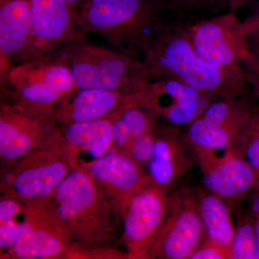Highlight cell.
Returning a JSON list of instances; mask_svg holds the SVG:
<instances>
[{"mask_svg": "<svg viewBox=\"0 0 259 259\" xmlns=\"http://www.w3.org/2000/svg\"><path fill=\"white\" fill-rule=\"evenodd\" d=\"M190 259H231V253L205 238Z\"/></svg>", "mask_w": 259, "mask_h": 259, "instance_id": "f1b7e54d", "label": "cell"}, {"mask_svg": "<svg viewBox=\"0 0 259 259\" xmlns=\"http://www.w3.org/2000/svg\"><path fill=\"white\" fill-rule=\"evenodd\" d=\"M163 0H86L78 11V23L85 35H101L119 50L136 56L144 54L163 28Z\"/></svg>", "mask_w": 259, "mask_h": 259, "instance_id": "3957f363", "label": "cell"}, {"mask_svg": "<svg viewBox=\"0 0 259 259\" xmlns=\"http://www.w3.org/2000/svg\"><path fill=\"white\" fill-rule=\"evenodd\" d=\"M196 163L202 174L206 190L231 205H238L250 196L259 175L244 158L228 149L223 156L215 151H193Z\"/></svg>", "mask_w": 259, "mask_h": 259, "instance_id": "4fadbf2b", "label": "cell"}, {"mask_svg": "<svg viewBox=\"0 0 259 259\" xmlns=\"http://www.w3.org/2000/svg\"><path fill=\"white\" fill-rule=\"evenodd\" d=\"M247 0H228L230 11L235 13L236 10L241 8L242 5L246 3Z\"/></svg>", "mask_w": 259, "mask_h": 259, "instance_id": "8d00e7d4", "label": "cell"}, {"mask_svg": "<svg viewBox=\"0 0 259 259\" xmlns=\"http://www.w3.org/2000/svg\"><path fill=\"white\" fill-rule=\"evenodd\" d=\"M249 197V212L255 218H259V181Z\"/></svg>", "mask_w": 259, "mask_h": 259, "instance_id": "1f68e13d", "label": "cell"}, {"mask_svg": "<svg viewBox=\"0 0 259 259\" xmlns=\"http://www.w3.org/2000/svg\"><path fill=\"white\" fill-rule=\"evenodd\" d=\"M165 0H163L164 3ZM173 5H180V6H190L199 4H205L206 0H168Z\"/></svg>", "mask_w": 259, "mask_h": 259, "instance_id": "d590c367", "label": "cell"}, {"mask_svg": "<svg viewBox=\"0 0 259 259\" xmlns=\"http://www.w3.org/2000/svg\"><path fill=\"white\" fill-rule=\"evenodd\" d=\"M216 0H206L205 4H212V3H214Z\"/></svg>", "mask_w": 259, "mask_h": 259, "instance_id": "ab89813d", "label": "cell"}, {"mask_svg": "<svg viewBox=\"0 0 259 259\" xmlns=\"http://www.w3.org/2000/svg\"><path fill=\"white\" fill-rule=\"evenodd\" d=\"M235 152L244 158L259 175V108L238 138Z\"/></svg>", "mask_w": 259, "mask_h": 259, "instance_id": "cb8c5ba5", "label": "cell"}, {"mask_svg": "<svg viewBox=\"0 0 259 259\" xmlns=\"http://www.w3.org/2000/svg\"><path fill=\"white\" fill-rule=\"evenodd\" d=\"M58 127L51 116L3 102L0 108V158L8 166L41 146Z\"/></svg>", "mask_w": 259, "mask_h": 259, "instance_id": "7c38bea8", "label": "cell"}, {"mask_svg": "<svg viewBox=\"0 0 259 259\" xmlns=\"http://www.w3.org/2000/svg\"><path fill=\"white\" fill-rule=\"evenodd\" d=\"M197 193L205 238L231 253L235 231L231 206L209 191L199 190Z\"/></svg>", "mask_w": 259, "mask_h": 259, "instance_id": "ffe728a7", "label": "cell"}, {"mask_svg": "<svg viewBox=\"0 0 259 259\" xmlns=\"http://www.w3.org/2000/svg\"><path fill=\"white\" fill-rule=\"evenodd\" d=\"M65 1L69 3L78 13V11H79L80 8H81V6L84 4L86 0H65Z\"/></svg>", "mask_w": 259, "mask_h": 259, "instance_id": "f35d334b", "label": "cell"}, {"mask_svg": "<svg viewBox=\"0 0 259 259\" xmlns=\"http://www.w3.org/2000/svg\"><path fill=\"white\" fill-rule=\"evenodd\" d=\"M134 138L128 127L119 117V111L113 115V136L112 147L118 151L128 153Z\"/></svg>", "mask_w": 259, "mask_h": 259, "instance_id": "4316f807", "label": "cell"}, {"mask_svg": "<svg viewBox=\"0 0 259 259\" xmlns=\"http://www.w3.org/2000/svg\"><path fill=\"white\" fill-rule=\"evenodd\" d=\"M64 258H128L126 252L110 248L109 245H90L74 241Z\"/></svg>", "mask_w": 259, "mask_h": 259, "instance_id": "d4e9b609", "label": "cell"}, {"mask_svg": "<svg viewBox=\"0 0 259 259\" xmlns=\"http://www.w3.org/2000/svg\"><path fill=\"white\" fill-rule=\"evenodd\" d=\"M247 82L250 88V93L259 101V76L245 71Z\"/></svg>", "mask_w": 259, "mask_h": 259, "instance_id": "836d02e7", "label": "cell"}, {"mask_svg": "<svg viewBox=\"0 0 259 259\" xmlns=\"http://www.w3.org/2000/svg\"><path fill=\"white\" fill-rule=\"evenodd\" d=\"M157 131L137 138L133 143L128 154L141 166L148 164L152 156Z\"/></svg>", "mask_w": 259, "mask_h": 259, "instance_id": "484cf974", "label": "cell"}, {"mask_svg": "<svg viewBox=\"0 0 259 259\" xmlns=\"http://www.w3.org/2000/svg\"><path fill=\"white\" fill-rule=\"evenodd\" d=\"M255 218L248 212L240 214L231 246V259H255Z\"/></svg>", "mask_w": 259, "mask_h": 259, "instance_id": "603a6c76", "label": "cell"}, {"mask_svg": "<svg viewBox=\"0 0 259 259\" xmlns=\"http://www.w3.org/2000/svg\"><path fill=\"white\" fill-rule=\"evenodd\" d=\"M243 69L259 76V54L251 53L249 58L243 64Z\"/></svg>", "mask_w": 259, "mask_h": 259, "instance_id": "d6a6232c", "label": "cell"}, {"mask_svg": "<svg viewBox=\"0 0 259 259\" xmlns=\"http://www.w3.org/2000/svg\"><path fill=\"white\" fill-rule=\"evenodd\" d=\"M78 90L105 89L138 92L151 76L144 60L120 50L90 44L85 38L61 47Z\"/></svg>", "mask_w": 259, "mask_h": 259, "instance_id": "277c9868", "label": "cell"}, {"mask_svg": "<svg viewBox=\"0 0 259 259\" xmlns=\"http://www.w3.org/2000/svg\"><path fill=\"white\" fill-rule=\"evenodd\" d=\"M24 203L16 241L1 258H64L74 239L50 199Z\"/></svg>", "mask_w": 259, "mask_h": 259, "instance_id": "52a82bcc", "label": "cell"}, {"mask_svg": "<svg viewBox=\"0 0 259 259\" xmlns=\"http://www.w3.org/2000/svg\"><path fill=\"white\" fill-rule=\"evenodd\" d=\"M258 107L245 97L220 98L212 102L199 117L243 132Z\"/></svg>", "mask_w": 259, "mask_h": 259, "instance_id": "7402d4cb", "label": "cell"}, {"mask_svg": "<svg viewBox=\"0 0 259 259\" xmlns=\"http://www.w3.org/2000/svg\"><path fill=\"white\" fill-rule=\"evenodd\" d=\"M241 28L243 33L248 37L250 34L259 31V6L254 13L241 22Z\"/></svg>", "mask_w": 259, "mask_h": 259, "instance_id": "4dcf8cb0", "label": "cell"}, {"mask_svg": "<svg viewBox=\"0 0 259 259\" xmlns=\"http://www.w3.org/2000/svg\"><path fill=\"white\" fill-rule=\"evenodd\" d=\"M143 56L151 80H177L218 98H238L250 93L243 66L223 68L206 61L185 30L162 28Z\"/></svg>", "mask_w": 259, "mask_h": 259, "instance_id": "6da1fadb", "label": "cell"}, {"mask_svg": "<svg viewBox=\"0 0 259 259\" xmlns=\"http://www.w3.org/2000/svg\"><path fill=\"white\" fill-rule=\"evenodd\" d=\"M113 115L90 122L59 125L71 168L85 166L111 149Z\"/></svg>", "mask_w": 259, "mask_h": 259, "instance_id": "ac0fdd59", "label": "cell"}, {"mask_svg": "<svg viewBox=\"0 0 259 259\" xmlns=\"http://www.w3.org/2000/svg\"><path fill=\"white\" fill-rule=\"evenodd\" d=\"M31 35L30 0H1L0 3V54L1 75L20 61Z\"/></svg>", "mask_w": 259, "mask_h": 259, "instance_id": "d6986e66", "label": "cell"}, {"mask_svg": "<svg viewBox=\"0 0 259 259\" xmlns=\"http://www.w3.org/2000/svg\"><path fill=\"white\" fill-rule=\"evenodd\" d=\"M241 22L230 11L194 23L185 30L195 50L206 61L220 67H241L251 54Z\"/></svg>", "mask_w": 259, "mask_h": 259, "instance_id": "30bf717a", "label": "cell"}, {"mask_svg": "<svg viewBox=\"0 0 259 259\" xmlns=\"http://www.w3.org/2000/svg\"><path fill=\"white\" fill-rule=\"evenodd\" d=\"M71 169L58 125L54 134L41 146L4 166L1 192L23 202L49 200Z\"/></svg>", "mask_w": 259, "mask_h": 259, "instance_id": "8992f818", "label": "cell"}, {"mask_svg": "<svg viewBox=\"0 0 259 259\" xmlns=\"http://www.w3.org/2000/svg\"><path fill=\"white\" fill-rule=\"evenodd\" d=\"M241 134L237 130L199 117L187 125L184 137L192 151L218 152L233 149Z\"/></svg>", "mask_w": 259, "mask_h": 259, "instance_id": "44dd1931", "label": "cell"}, {"mask_svg": "<svg viewBox=\"0 0 259 259\" xmlns=\"http://www.w3.org/2000/svg\"><path fill=\"white\" fill-rule=\"evenodd\" d=\"M169 192L148 176L126 201L120 211L122 241L129 259H147L158 232L166 219Z\"/></svg>", "mask_w": 259, "mask_h": 259, "instance_id": "ba28073f", "label": "cell"}, {"mask_svg": "<svg viewBox=\"0 0 259 259\" xmlns=\"http://www.w3.org/2000/svg\"><path fill=\"white\" fill-rule=\"evenodd\" d=\"M30 5L31 35L20 62L86 37L79 28L77 12L65 0H30Z\"/></svg>", "mask_w": 259, "mask_h": 259, "instance_id": "8fae6325", "label": "cell"}, {"mask_svg": "<svg viewBox=\"0 0 259 259\" xmlns=\"http://www.w3.org/2000/svg\"><path fill=\"white\" fill-rule=\"evenodd\" d=\"M2 78L10 102L51 117L59 104L78 90L61 54L20 61Z\"/></svg>", "mask_w": 259, "mask_h": 259, "instance_id": "5b68a950", "label": "cell"}, {"mask_svg": "<svg viewBox=\"0 0 259 259\" xmlns=\"http://www.w3.org/2000/svg\"><path fill=\"white\" fill-rule=\"evenodd\" d=\"M23 215V214H22ZM21 221L18 218L10 222L0 224V250L1 256L6 253L14 245L20 231Z\"/></svg>", "mask_w": 259, "mask_h": 259, "instance_id": "f546056e", "label": "cell"}, {"mask_svg": "<svg viewBox=\"0 0 259 259\" xmlns=\"http://www.w3.org/2000/svg\"><path fill=\"white\" fill-rule=\"evenodd\" d=\"M248 41L251 53L259 54V31L250 34L248 36Z\"/></svg>", "mask_w": 259, "mask_h": 259, "instance_id": "e575fe53", "label": "cell"}, {"mask_svg": "<svg viewBox=\"0 0 259 259\" xmlns=\"http://www.w3.org/2000/svg\"><path fill=\"white\" fill-rule=\"evenodd\" d=\"M211 95L172 79L151 80L141 92V104L171 125H188L202 115Z\"/></svg>", "mask_w": 259, "mask_h": 259, "instance_id": "5bb4252c", "label": "cell"}, {"mask_svg": "<svg viewBox=\"0 0 259 259\" xmlns=\"http://www.w3.org/2000/svg\"><path fill=\"white\" fill-rule=\"evenodd\" d=\"M196 163L193 151L177 126L157 131L147 176L158 187L169 192Z\"/></svg>", "mask_w": 259, "mask_h": 259, "instance_id": "e0dca14e", "label": "cell"}, {"mask_svg": "<svg viewBox=\"0 0 259 259\" xmlns=\"http://www.w3.org/2000/svg\"><path fill=\"white\" fill-rule=\"evenodd\" d=\"M25 203L8 194H3L0 199V224L17 219L23 213Z\"/></svg>", "mask_w": 259, "mask_h": 259, "instance_id": "83f0119b", "label": "cell"}, {"mask_svg": "<svg viewBox=\"0 0 259 259\" xmlns=\"http://www.w3.org/2000/svg\"><path fill=\"white\" fill-rule=\"evenodd\" d=\"M81 168L88 172L119 216L126 201L147 177L141 165L128 153L114 148Z\"/></svg>", "mask_w": 259, "mask_h": 259, "instance_id": "9a60e30c", "label": "cell"}, {"mask_svg": "<svg viewBox=\"0 0 259 259\" xmlns=\"http://www.w3.org/2000/svg\"><path fill=\"white\" fill-rule=\"evenodd\" d=\"M141 90L131 92L105 89L76 90L59 104L53 113L52 118L61 125L105 118L129 104L139 101Z\"/></svg>", "mask_w": 259, "mask_h": 259, "instance_id": "2e32d148", "label": "cell"}, {"mask_svg": "<svg viewBox=\"0 0 259 259\" xmlns=\"http://www.w3.org/2000/svg\"><path fill=\"white\" fill-rule=\"evenodd\" d=\"M205 238L197 192L170 196L166 219L150 250L151 259H190Z\"/></svg>", "mask_w": 259, "mask_h": 259, "instance_id": "9c48e42d", "label": "cell"}, {"mask_svg": "<svg viewBox=\"0 0 259 259\" xmlns=\"http://www.w3.org/2000/svg\"><path fill=\"white\" fill-rule=\"evenodd\" d=\"M50 202L74 241L109 245L117 240L120 216L83 168H71L56 187Z\"/></svg>", "mask_w": 259, "mask_h": 259, "instance_id": "7a4b0ae2", "label": "cell"}, {"mask_svg": "<svg viewBox=\"0 0 259 259\" xmlns=\"http://www.w3.org/2000/svg\"><path fill=\"white\" fill-rule=\"evenodd\" d=\"M255 259H259V218H255Z\"/></svg>", "mask_w": 259, "mask_h": 259, "instance_id": "74e56055", "label": "cell"}]
</instances>
